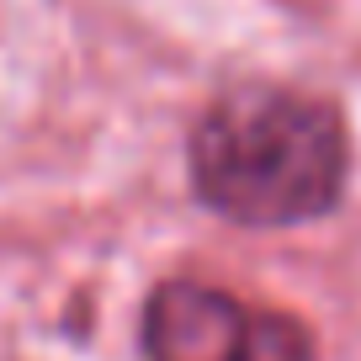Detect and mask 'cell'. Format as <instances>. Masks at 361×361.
<instances>
[{
    "label": "cell",
    "instance_id": "2",
    "mask_svg": "<svg viewBox=\"0 0 361 361\" xmlns=\"http://www.w3.org/2000/svg\"><path fill=\"white\" fill-rule=\"evenodd\" d=\"M149 361H314V340L282 314L245 308L239 298L197 282H165L144 303Z\"/></svg>",
    "mask_w": 361,
    "mask_h": 361
},
{
    "label": "cell",
    "instance_id": "1",
    "mask_svg": "<svg viewBox=\"0 0 361 361\" xmlns=\"http://www.w3.org/2000/svg\"><path fill=\"white\" fill-rule=\"evenodd\" d=\"M186 176L207 213L239 228H298L345 197L350 138L329 102L287 85L224 90L186 138Z\"/></svg>",
    "mask_w": 361,
    "mask_h": 361
}]
</instances>
